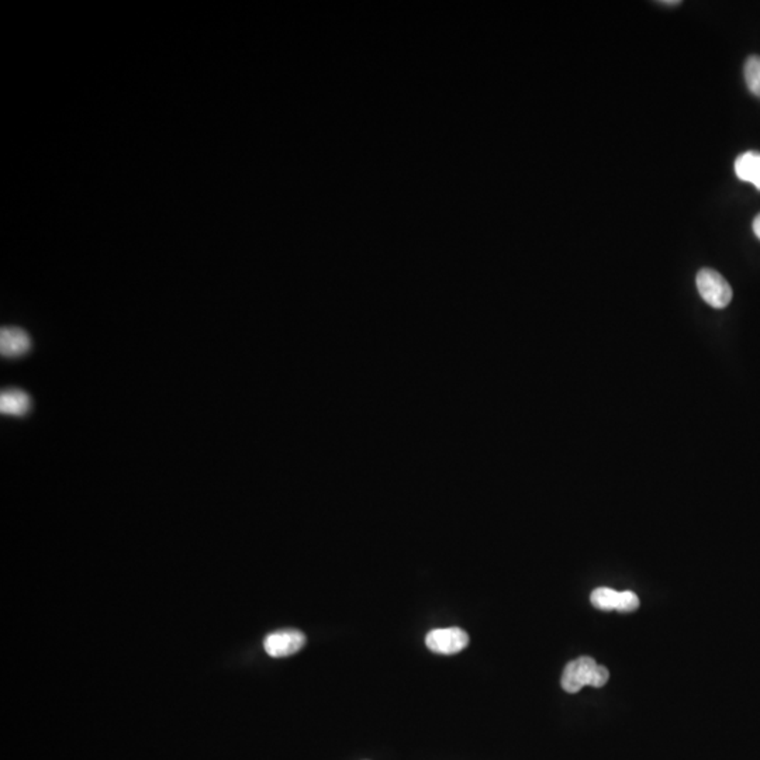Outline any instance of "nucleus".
<instances>
[{"label":"nucleus","instance_id":"obj_1","mask_svg":"<svg viewBox=\"0 0 760 760\" xmlns=\"http://www.w3.org/2000/svg\"><path fill=\"white\" fill-rule=\"evenodd\" d=\"M610 679V672L607 668L598 665L596 660L589 656H581L579 660H572L564 668L562 675V687L564 692L578 693L584 686L591 687H603Z\"/></svg>","mask_w":760,"mask_h":760},{"label":"nucleus","instance_id":"obj_2","mask_svg":"<svg viewBox=\"0 0 760 760\" xmlns=\"http://www.w3.org/2000/svg\"><path fill=\"white\" fill-rule=\"evenodd\" d=\"M698 293L703 301L714 309H724L732 301V287L725 277L714 269H702L695 277Z\"/></svg>","mask_w":760,"mask_h":760},{"label":"nucleus","instance_id":"obj_3","mask_svg":"<svg viewBox=\"0 0 760 760\" xmlns=\"http://www.w3.org/2000/svg\"><path fill=\"white\" fill-rule=\"evenodd\" d=\"M425 645L431 652L440 655H455L469 645V635L462 628H437L425 636Z\"/></svg>","mask_w":760,"mask_h":760},{"label":"nucleus","instance_id":"obj_4","mask_svg":"<svg viewBox=\"0 0 760 760\" xmlns=\"http://www.w3.org/2000/svg\"><path fill=\"white\" fill-rule=\"evenodd\" d=\"M306 645V635L299 630H281L269 633L264 640L265 652L272 658L294 655Z\"/></svg>","mask_w":760,"mask_h":760},{"label":"nucleus","instance_id":"obj_5","mask_svg":"<svg viewBox=\"0 0 760 760\" xmlns=\"http://www.w3.org/2000/svg\"><path fill=\"white\" fill-rule=\"evenodd\" d=\"M31 341L29 334L17 327H4L0 331V353L7 358L29 353Z\"/></svg>","mask_w":760,"mask_h":760},{"label":"nucleus","instance_id":"obj_6","mask_svg":"<svg viewBox=\"0 0 760 760\" xmlns=\"http://www.w3.org/2000/svg\"><path fill=\"white\" fill-rule=\"evenodd\" d=\"M735 173L739 179L749 182L760 192V153L747 151L735 161Z\"/></svg>","mask_w":760,"mask_h":760},{"label":"nucleus","instance_id":"obj_7","mask_svg":"<svg viewBox=\"0 0 760 760\" xmlns=\"http://www.w3.org/2000/svg\"><path fill=\"white\" fill-rule=\"evenodd\" d=\"M31 400L30 396L19 389L6 390L0 395V412L9 415H24L29 413Z\"/></svg>","mask_w":760,"mask_h":760},{"label":"nucleus","instance_id":"obj_8","mask_svg":"<svg viewBox=\"0 0 760 760\" xmlns=\"http://www.w3.org/2000/svg\"><path fill=\"white\" fill-rule=\"evenodd\" d=\"M620 591L608 588H598L591 593L590 601L594 607L601 611H617Z\"/></svg>","mask_w":760,"mask_h":760},{"label":"nucleus","instance_id":"obj_9","mask_svg":"<svg viewBox=\"0 0 760 760\" xmlns=\"http://www.w3.org/2000/svg\"><path fill=\"white\" fill-rule=\"evenodd\" d=\"M745 81H747V89L755 96L760 98V57L752 56L747 59V64H745Z\"/></svg>","mask_w":760,"mask_h":760},{"label":"nucleus","instance_id":"obj_10","mask_svg":"<svg viewBox=\"0 0 760 760\" xmlns=\"http://www.w3.org/2000/svg\"><path fill=\"white\" fill-rule=\"evenodd\" d=\"M640 607V598L633 591H620L618 596L617 611L620 613H633Z\"/></svg>","mask_w":760,"mask_h":760},{"label":"nucleus","instance_id":"obj_11","mask_svg":"<svg viewBox=\"0 0 760 760\" xmlns=\"http://www.w3.org/2000/svg\"><path fill=\"white\" fill-rule=\"evenodd\" d=\"M752 227H754L755 235H756L757 239L760 240V214L755 217L754 225H752Z\"/></svg>","mask_w":760,"mask_h":760},{"label":"nucleus","instance_id":"obj_12","mask_svg":"<svg viewBox=\"0 0 760 760\" xmlns=\"http://www.w3.org/2000/svg\"><path fill=\"white\" fill-rule=\"evenodd\" d=\"M660 4H675V6H676V4H680V2H677V0H675V2H673V0H672V2H660Z\"/></svg>","mask_w":760,"mask_h":760}]
</instances>
